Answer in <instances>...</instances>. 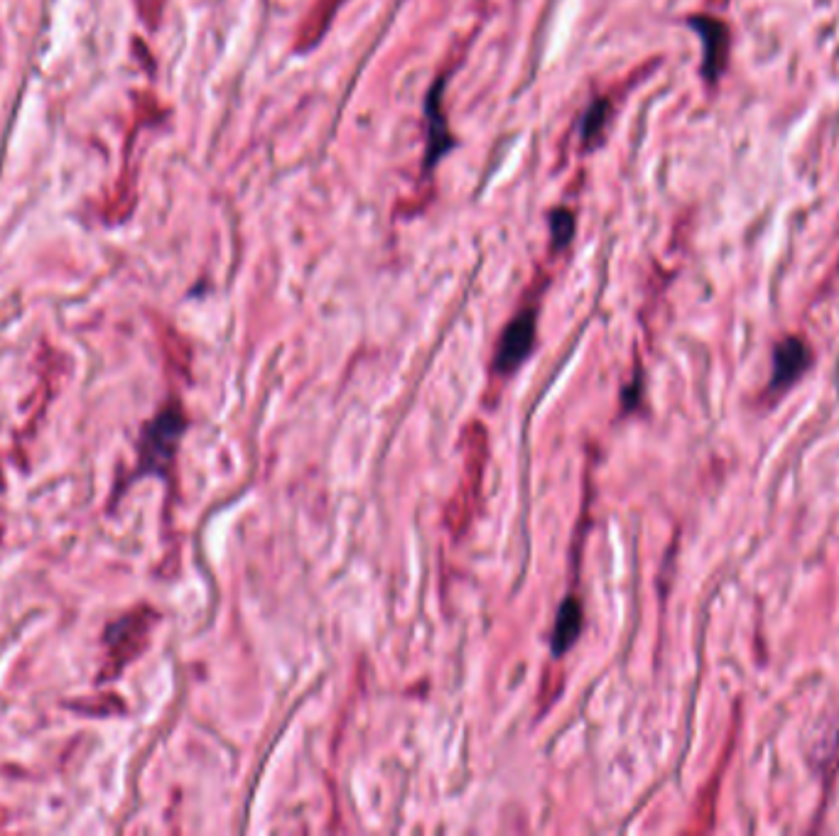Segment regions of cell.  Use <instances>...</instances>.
I'll return each instance as SVG.
<instances>
[{
    "mask_svg": "<svg viewBox=\"0 0 839 836\" xmlns=\"http://www.w3.org/2000/svg\"><path fill=\"white\" fill-rule=\"evenodd\" d=\"M687 25L702 37V47H705V64H702V74L707 76L709 84H717V79L727 69L729 57V27L717 18H707V15H695L687 20Z\"/></svg>",
    "mask_w": 839,
    "mask_h": 836,
    "instance_id": "cell-3",
    "label": "cell"
},
{
    "mask_svg": "<svg viewBox=\"0 0 839 836\" xmlns=\"http://www.w3.org/2000/svg\"><path fill=\"white\" fill-rule=\"evenodd\" d=\"M808 363L810 349L805 341L786 339L778 344L776 356H773V366H776L773 368V388H786L808 368Z\"/></svg>",
    "mask_w": 839,
    "mask_h": 836,
    "instance_id": "cell-5",
    "label": "cell"
},
{
    "mask_svg": "<svg viewBox=\"0 0 839 836\" xmlns=\"http://www.w3.org/2000/svg\"><path fill=\"white\" fill-rule=\"evenodd\" d=\"M442 94H445V79H435L432 89L427 91L425 96V116L427 121V140H425V155H422V167L425 172H430L442 157L447 155L449 150L454 148V138L449 133L447 116H445V103H442Z\"/></svg>",
    "mask_w": 839,
    "mask_h": 836,
    "instance_id": "cell-1",
    "label": "cell"
},
{
    "mask_svg": "<svg viewBox=\"0 0 839 836\" xmlns=\"http://www.w3.org/2000/svg\"><path fill=\"white\" fill-rule=\"evenodd\" d=\"M535 344V309H525L516 314L503 329L499 349H496V371L511 373L530 356Z\"/></svg>",
    "mask_w": 839,
    "mask_h": 836,
    "instance_id": "cell-2",
    "label": "cell"
},
{
    "mask_svg": "<svg viewBox=\"0 0 839 836\" xmlns=\"http://www.w3.org/2000/svg\"><path fill=\"white\" fill-rule=\"evenodd\" d=\"M182 432V417L177 412H165L158 422H153L148 432V442L143 447L145 466H165L175 452L177 437Z\"/></svg>",
    "mask_w": 839,
    "mask_h": 836,
    "instance_id": "cell-4",
    "label": "cell"
},
{
    "mask_svg": "<svg viewBox=\"0 0 839 836\" xmlns=\"http://www.w3.org/2000/svg\"><path fill=\"white\" fill-rule=\"evenodd\" d=\"M575 231H577V221H575V214H572L570 209L560 206V209L552 211V214H550V238H552V246H555L557 251H562V248L570 246V241L575 238Z\"/></svg>",
    "mask_w": 839,
    "mask_h": 836,
    "instance_id": "cell-8",
    "label": "cell"
},
{
    "mask_svg": "<svg viewBox=\"0 0 839 836\" xmlns=\"http://www.w3.org/2000/svg\"><path fill=\"white\" fill-rule=\"evenodd\" d=\"M579 631H582V604L575 596H570L557 611V623L555 631H552V653H567L575 645Z\"/></svg>",
    "mask_w": 839,
    "mask_h": 836,
    "instance_id": "cell-6",
    "label": "cell"
},
{
    "mask_svg": "<svg viewBox=\"0 0 839 836\" xmlns=\"http://www.w3.org/2000/svg\"><path fill=\"white\" fill-rule=\"evenodd\" d=\"M611 103L606 99H594L592 106L584 111L582 123H579V143L584 150H594L604 138V130L609 126Z\"/></svg>",
    "mask_w": 839,
    "mask_h": 836,
    "instance_id": "cell-7",
    "label": "cell"
}]
</instances>
